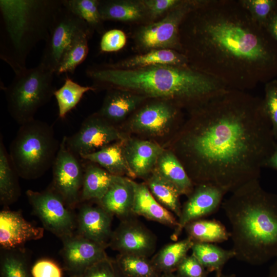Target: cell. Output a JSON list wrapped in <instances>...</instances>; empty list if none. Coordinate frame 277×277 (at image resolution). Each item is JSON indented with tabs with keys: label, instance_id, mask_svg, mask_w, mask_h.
<instances>
[{
	"label": "cell",
	"instance_id": "cell-1",
	"mask_svg": "<svg viewBox=\"0 0 277 277\" xmlns=\"http://www.w3.org/2000/svg\"><path fill=\"white\" fill-rule=\"evenodd\" d=\"M190 113L173 152L194 185L227 193L259 180L277 146L263 99L228 89Z\"/></svg>",
	"mask_w": 277,
	"mask_h": 277
},
{
	"label": "cell",
	"instance_id": "cell-2",
	"mask_svg": "<svg viewBox=\"0 0 277 277\" xmlns=\"http://www.w3.org/2000/svg\"><path fill=\"white\" fill-rule=\"evenodd\" d=\"M188 66L245 91L277 72V42L245 4L198 1L179 28Z\"/></svg>",
	"mask_w": 277,
	"mask_h": 277
},
{
	"label": "cell",
	"instance_id": "cell-3",
	"mask_svg": "<svg viewBox=\"0 0 277 277\" xmlns=\"http://www.w3.org/2000/svg\"><path fill=\"white\" fill-rule=\"evenodd\" d=\"M85 73L98 89H120L149 99L170 101L190 111L228 89L216 80L189 66L156 65L120 69L106 64L89 66Z\"/></svg>",
	"mask_w": 277,
	"mask_h": 277
},
{
	"label": "cell",
	"instance_id": "cell-4",
	"mask_svg": "<svg viewBox=\"0 0 277 277\" xmlns=\"http://www.w3.org/2000/svg\"><path fill=\"white\" fill-rule=\"evenodd\" d=\"M222 207L236 260L260 266L277 257V194L254 180L231 193Z\"/></svg>",
	"mask_w": 277,
	"mask_h": 277
},
{
	"label": "cell",
	"instance_id": "cell-5",
	"mask_svg": "<svg viewBox=\"0 0 277 277\" xmlns=\"http://www.w3.org/2000/svg\"><path fill=\"white\" fill-rule=\"evenodd\" d=\"M62 0H1L0 58L16 74L33 48L46 41Z\"/></svg>",
	"mask_w": 277,
	"mask_h": 277
},
{
	"label": "cell",
	"instance_id": "cell-6",
	"mask_svg": "<svg viewBox=\"0 0 277 277\" xmlns=\"http://www.w3.org/2000/svg\"><path fill=\"white\" fill-rule=\"evenodd\" d=\"M60 145L52 126L34 118L20 125L9 154L19 177L34 180L52 167Z\"/></svg>",
	"mask_w": 277,
	"mask_h": 277
},
{
	"label": "cell",
	"instance_id": "cell-7",
	"mask_svg": "<svg viewBox=\"0 0 277 277\" xmlns=\"http://www.w3.org/2000/svg\"><path fill=\"white\" fill-rule=\"evenodd\" d=\"M54 75L39 64L15 74L11 83L3 87L8 111L18 124L35 118L37 110L54 96Z\"/></svg>",
	"mask_w": 277,
	"mask_h": 277
},
{
	"label": "cell",
	"instance_id": "cell-8",
	"mask_svg": "<svg viewBox=\"0 0 277 277\" xmlns=\"http://www.w3.org/2000/svg\"><path fill=\"white\" fill-rule=\"evenodd\" d=\"M197 2L182 0L159 21L137 26L132 35L134 50L137 53L154 49H172L180 52L181 23Z\"/></svg>",
	"mask_w": 277,
	"mask_h": 277
},
{
	"label": "cell",
	"instance_id": "cell-9",
	"mask_svg": "<svg viewBox=\"0 0 277 277\" xmlns=\"http://www.w3.org/2000/svg\"><path fill=\"white\" fill-rule=\"evenodd\" d=\"M94 31L81 18L63 5L51 27L39 64L54 74L64 54L73 41L83 33Z\"/></svg>",
	"mask_w": 277,
	"mask_h": 277
},
{
	"label": "cell",
	"instance_id": "cell-10",
	"mask_svg": "<svg viewBox=\"0 0 277 277\" xmlns=\"http://www.w3.org/2000/svg\"><path fill=\"white\" fill-rule=\"evenodd\" d=\"M27 197L44 228L62 239L73 234L74 216L63 199L51 188L41 191L28 190Z\"/></svg>",
	"mask_w": 277,
	"mask_h": 277
},
{
	"label": "cell",
	"instance_id": "cell-11",
	"mask_svg": "<svg viewBox=\"0 0 277 277\" xmlns=\"http://www.w3.org/2000/svg\"><path fill=\"white\" fill-rule=\"evenodd\" d=\"M66 144V136L60 147L52 165L51 188L63 199L66 205L73 209L80 203L84 169L76 157Z\"/></svg>",
	"mask_w": 277,
	"mask_h": 277
},
{
	"label": "cell",
	"instance_id": "cell-12",
	"mask_svg": "<svg viewBox=\"0 0 277 277\" xmlns=\"http://www.w3.org/2000/svg\"><path fill=\"white\" fill-rule=\"evenodd\" d=\"M124 140L122 132L96 112L87 117L74 134L66 136V144L71 152L80 156Z\"/></svg>",
	"mask_w": 277,
	"mask_h": 277
},
{
	"label": "cell",
	"instance_id": "cell-13",
	"mask_svg": "<svg viewBox=\"0 0 277 277\" xmlns=\"http://www.w3.org/2000/svg\"><path fill=\"white\" fill-rule=\"evenodd\" d=\"M151 100L134 111L129 125L136 132L153 136L162 135L170 130L179 118L181 107L168 100Z\"/></svg>",
	"mask_w": 277,
	"mask_h": 277
},
{
	"label": "cell",
	"instance_id": "cell-14",
	"mask_svg": "<svg viewBox=\"0 0 277 277\" xmlns=\"http://www.w3.org/2000/svg\"><path fill=\"white\" fill-rule=\"evenodd\" d=\"M61 255L64 269L70 276L81 273L86 269L108 257L104 245L77 234L62 238Z\"/></svg>",
	"mask_w": 277,
	"mask_h": 277
},
{
	"label": "cell",
	"instance_id": "cell-15",
	"mask_svg": "<svg viewBox=\"0 0 277 277\" xmlns=\"http://www.w3.org/2000/svg\"><path fill=\"white\" fill-rule=\"evenodd\" d=\"M109 246L121 254L149 258L155 249L156 238L142 224L129 217L113 231Z\"/></svg>",
	"mask_w": 277,
	"mask_h": 277
},
{
	"label": "cell",
	"instance_id": "cell-16",
	"mask_svg": "<svg viewBox=\"0 0 277 277\" xmlns=\"http://www.w3.org/2000/svg\"><path fill=\"white\" fill-rule=\"evenodd\" d=\"M226 193L222 189L214 186L208 184L196 185L182 207L178 225L175 228L172 239L176 240L185 227L190 222L201 219L216 211L222 205Z\"/></svg>",
	"mask_w": 277,
	"mask_h": 277
},
{
	"label": "cell",
	"instance_id": "cell-17",
	"mask_svg": "<svg viewBox=\"0 0 277 277\" xmlns=\"http://www.w3.org/2000/svg\"><path fill=\"white\" fill-rule=\"evenodd\" d=\"M44 228L27 221L18 211L4 209L0 212V245L3 250L24 249L28 241L41 239Z\"/></svg>",
	"mask_w": 277,
	"mask_h": 277
},
{
	"label": "cell",
	"instance_id": "cell-18",
	"mask_svg": "<svg viewBox=\"0 0 277 277\" xmlns=\"http://www.w3.org/2000/svg\"><path fill=\"white\" fill-rule=\"evenodd\" d=\"M112 216L100 205L84 204L79 209L77 234L107 247L113 232Z\"/></svg>",
	"mask_w": 277,
	"mask_h": 277
},
{
	"label": "cell",
	"instance_id": "cell-19",
	"mask_svg": "<svg viewBox=\"0 0 277 277\" xmlns=\"http://www.w3.org/2000/svg\"><path fill=\"white\" fill-rule=\"evenodd\" d=\"M124 153L134 177H148L164 150L157 143L138 139L124 140Z\"/></svg>",
	"mask_w": 277,
	"mask_h": 277
},
{
	"label": "cell",
	"instance_id": "cell-20",
	"mask_svg": "<svg viewBox=\"0 0 277 277\" xmlns=\"http://www.w3.org/2000/svg\"><path fill=\"white\" fill-rule=\"evenodd\" d=\"M133 181L131 179L115 175V178L99 205L106 211L122 220L133 215L134 197Z\"/></svg>",
	"mask_w": 277,
	"mask_h": 277
},
{
	"label": "cell",
	"instance_id": "cell-21",
	"mask_svg": "<svg viewBox=\"0 0 277 277\" xmlns=\"http://www.w3.org/2000/svg\"><path fill=\"white\" fill-rule=\"evenodd\" d=\"M131 92L112 89L107 90L102 106L97 112L102 117L114 126L134 112L148 100Z\"/></svg>",
	"mask_w": 277,
	"mask_h": 277
},
{
	"label": "cell",
	"instance_id": "cell-22",
	"mask_svg": "<svg viewBox=\"0 0 277 277\" xmlns=\"http://www.w3.org/2000/svg\"><path fill=\"white\" fill-rule=\"evenodd\" d=\"M98 9L103 21H117L137 26L150 23L143 0L100 1Z\"/></svg>",
	"mask_w": 277,
	"mask_h": 277
},
{
	"label": "cell",
	"instance_id": "cell-23",
	"mask_svg": "<svg viewBox=\"0 0 277 277\" xmlns=\"http://www.w3.org/2000/svg\"><path fill=\"white\" fill-rule=\"evenodd\" d=\"M134 197L132 212L133 215L143 217L175 228L178 220L171 211L162 206L153 196L145 183L133 181Z\"/></svg>",
	"mask_w": 277,
	"mask_h": 277
},
{
	"label": "cell",
	"instance_id": "cell-24",
	"mask_svg": "<svg viewBox=\"0 0 277 277\" xmlns=\"http://www.w3.org/2000/svg\"><path fill=\"white\" fill-rule=\"evenodd\" d=\"M108 66L120 69H132L156 65L188 66L185 56L172 49H154L106 64Z\"/></svg>",
	"mask_w": 277,
	"mask_h": 277
},
{
	"label": "cell",
	"instance_id": "cell-25",
	"mask_svg": "<svg viewBox=\"0 0 277 277\" xmlns=\"http://www.w3.org/2000/svg\"><path fill=\"white\" fill-rule=\"evenodd\" d=\"M124 140L113 143L96 151L80 156L99 165L112 175L135 177L126 159Z\"/></svg>",
	"mask_w": 277,
	"mask_h": 277
},
{
	"label": "cell",
	"instance_id": "cell-26",
	"mask_svg": "<svg viewBox=\"0 0 277 277\" xmlns=\"http://www.w3.org/2000/svg\"><path fill=\"white\" fill-rule=\"evenodd\" d=\"M154 170L174 185L182 195L189 196L194 184L183 165L171 151L164 150L158 159Z\"/></svg>",
	"mask_w": 277,
	"mask_h": 277
},
{
	"label": "cell",
	"instance_id": "cell-27",
	"mask_svg": "<svg viewBox=\"0 0 277 277\" xmlns=\"http://www.w3.org/2000/svg\"><path fill=\"white\" fill-rule=\"evenodd\" d=\"M89 162L84 169L81 202L91 200L100 201L108 190L115 176L99 165Z\"/></svg>",
	"mask_w": 277,
	"mask_h": 277
},
{
	"label": "cell",
	"instance_id": "cell-28",
	"mask_svg": "<svg viewBox=\"0 0 277 277\" xmlns=\"http://www.w3.org/2000/svg\"><path fill=\"white\" fill-rule=\"evenodd\" d=\"M19 176L11 162L5 146L3 138H0V202L7 206L15 202L21 194L17 177Z\"/></svg>",
	"mask_w": 277,
	"mask_h": 277
},
{
	"label": "cell",
	"instance_id": "cell-29",
	"mask_svg": "<svg viewBox=\"0 0 277 277\" xmlns=\"http://www.w3.org/2000/svg\"><path fill=\"white\" fill-rule=\"evenodd\" d=\"M193 254L209 272H214L215 276L222 274L225 264L235 258L231 249H225L212 243L194 242L191 249Z\"/></svg>",
	"mask_w": 277,
	"mask_h": 277
},
{
	"label": "cell",
	"instance_id": "cell-30",
	"mask_svg": "<svg viewBox=\"0 0 277 277\" xmlns=\"http://www.w3.org/2000/svg\"><path fill=\"white\" fill-rule=\"evenodd\" d=\"M154 198L165 208L179 218L182 206L179 189L154 170L145 183Z\"/></svg>",
	"mask_w": 277,
	"mask_h": 277
},
{
	"label": "cell",
	"instance_id": "cell-31",
	"mask_svg": "<svg viewBox=\"0 0 277 277\" xmlns=\"http://www.w3.org/2000/svg\"><path fill=\"white\" fill-rule=\"evenodd\" d=\"M194 242L189 237L163 247L151 261L161 273H173L191 249Z\"/></svg>",
	"mask_w": 277,
	"mask_h": 277
},
{
	"label": "cell",
	"instance_id": "cell-32",
	"mask_svg": "<svg viewBox=\"0 0 277 277\" xmlns=\"http://www.w3.org/2000/svg\"><path fill=\"white\" fill-rule=\"evenodd\" d=\"M184 229L194 242L214 244L226 241L230 238V232L225 226L214 219L193 221L186 225Z\"/></svg>",
	"mask_w": 277,
	"mask_h": 277
},
{
	"label": "cell",
	"instance_id": "cell-33",
	"mask_svg": "<svg viewBox=\"0 0 277 277\" xmlns=\"http://www.w3.org/2000/svg\"><path fill=\"white\" fill-rule=\"evenodd\" d=\"M90 91H95L96 90L92 86H82L67 76L63 85L54 92L59 117L64 118L79 103L85 93Z\"/></svg>",
	"mask_w": 277,
	"mask_h": 277
},
{
	"label": "cell",
	"instance_id": "cell-34",
	"mask_svg": "<svg viewBox=\"0 0 277 277\" xmlns=\"http://www.w3.org/2000/svg\"><path fill=\"white\" fill-rule=\"evenodd\" d=\"M115 263L124 277H161L149 258L132 254H118Z\"/></svg>",
	"mask_w": 277,
	"mask_h": 277
},
{
	"label": "cell",
	"instance_id": "cell-35",
	"mask_svg": "<svg viewBox=\"0 0 277 277\" xmlns=\"http://www.w3.org/2000/svg\"><path fill=\"white\" fill-rule=\"evenodd\" d=\"M99 2L100 0H62V4L83 19L93 31L103 34L105 31L98 9Z\"/></svg>",
	"mask_w": 277,
	"mask_h": 277
},
{
	"label": "cell",
	"instance_id": "cell-36",
	"mask_svg": "<svg viewBox=\"0 0 277 277\" xmlns=\"http://www.w3.org/2000/svg\"><path fill=\"white\" fill-rule=\"evenodd\" d=\"M92 35L91 33H83L75 38L62 57L55 74L74 72L88 55V40Z\"/></svg>",
	"mask_w": 277,
	"mask_h": 277
},
{
	"label": "cell",
	"instance_id": "cell-37",
	"mask_svg": "<svg viewBox=\"0 0 277 277\" xmlns=\"http://www.w3.org/2000/svg\"><path fill=\"white\" fill-rule=\"evenodd\" d=\"M4 250L1 257V277H32L24 249Z\"/></svg>",
	"mask_w": 277,
	"mask_h": 277
},
{
	"label": "cell",
	"instance_id": "cell-38",
	"mask_svg": "<svg viewBox=\"0 0 277 277\" xmlns=\"http://www.w3.org/2000/svg\"><path fill=\"white\" fill-rule=\"evenodd\" d=\"M70 277H124L115 260L109 257L102 260L78 274Z\"/></svg>",
	"mask_w": 277,
	"mask_h": 277
},
{
	"label": "cell",
	"instance_id": "cell-39",
	"mask_svg": "<svg viewBox=\"0 0 277 277\" xmlns=\"http://www.w3.org/2000/svg\"><path fill=\"white\" fill-rule=\"evenodd\" d=\"M265 109L271 122L275 139H277V81H273L266 85L265 96L263 99Z\"/></svg>",
	"mask_w": 277,
	"mask_h": 277
},
{
	"label": "cell",
	"instance_id": "cell-40",
	"mask_svg": "<svg viewBox=\"0 0 277 277\" xmlns=\"http://www.w3.org/2000/svg\"><path fill=\"white\" fill-rule=\"evenodd\" d=\"M127 43V36L122 30L113 29L105 31L102 36L100 44L101 52H117Z\"/></svg>",
	"mask_w": 277,
	"mask_h": 277
},
{
	"label": "cell",
	"instance_id": "cell-41",
	"mask_svg": "<svg viewBox=\"0 0 277 277\" xmlns=\"http://www.w3.org/2000/svg\"><path fill=\"white\" fill-rule=\"evenodd\" d=\"M147 9L150 23L163 18L181 0H143Z\"/></svg>",
	"mask_w": 277,
	"mask_h": 277
},
{
	"label": "cell",
	"instance_id": "cell-42",
	"mask_svg": "<svg viewBox=\"0 0 277 277\" xmlns=\"http://www.w3.org/2000/svg\"><path fill=\"white\" fill-rule=\"evenodd\" d=\"M175 272L179 277H207L209 273L192 254L183 260Z\"/></svg>",
	"mask_w": 277,
	"mask_h": 277
},
{
	"label": "cell",
	"instance_id": "cell-43",
	"mask_svg": "<svg viewBox=\"0 0 277 277\" xmlns=\"http://www.w3.org/2000/svg\"><path fill=\"white\" fill-rule=\"evenodd\" d=\"M31 271L32 277H63L62 268L49 259L37 260L31 266Z\"/></svg>",
	"mask_w": 277,
	"mask_h": 277
},
{
	"label": "cell",
	"instance_id": "cell-44",
	"mask_svg": "<svg viewBox=\"0 0 277 277\" xmlns=\"http://www.w3.org/2000/svg\"><path fill=\"white\" fill-rule=\"evenodd\" d=\"M254 17L261 23L266 24L273 11L276 2L272 0H252L248 2Z\"/></svg>",
	"mask_w": 277,
	"mask_h": 277
},
{
	"label": "cell",
	"instance_id": "cell-45",
	"mask_svg": "<svg viewBox=\"0 0 277 277\" xmlns=\"http://www.w3.org/2000/svg\"><path fill=\"white\" fill-rule=\"evenodd\" d=\"M266 26L271 35L277 42V11H273L267 22Z\"/></svg>",
	"mask_w": 277,
	"mask_h": 277
},
{
	"label": "cell",
	"instance_id": "cell-46",
	"mask_svg": "<svg viewBox=\"0 0 277 277\" xmlns=\"http://www.w3.org/2000/svg\"><path fill=\"white\" fill-rule=\"evenodd\" d=\"M265 167L271 168L277 170V146L273 153L267 161Z\"/></svg>",
	"mask_w": 277,
	"mask_h": 277
},
{
	"label": "cell",
	"instance_id": "cell-47",
	"mask_svg": "<svg viewBox=\"0 0 277 277\" xmlns=\"http://www.w3.org/2000/svg\"><path fill=\"white\" fill-rule=\"evenodd\" d=\"M274 263L270 266L269 272L266 277H277V257Z\"/></svg>",
	"mask_w": 277,
	"mask_h": 277
},
{
	"label": "cell",
	"instance_id": "cell-48",
	"mask_svg": "<svg viewBox=\"0 0 277 277\" xmlns=\"http://www.w3.org/2000/svg\"><path fill=\"white\" fill-rule=\"evenodd\" d=\"M161 277H179L176 274L173 273H167L162 274Z\"/></svg>",
	"mask_w": 277,
	"mask_h": 277
},
{
	"label": "cell",
	"instance_id": "cell-49",
	"mask_svg": "<svg viewBox=\"0 0 277 277\" xmlns=\"http://www.w3.org/2000/svg\"><path fill=\"white\" fill-rule=\"evenodd\" d=\"M215 277H236V276L233 274H224L223 273H222V274H221L220 275H219V276H215Z\"/></svg>",
	"mask_w": 277,
	"mask_h": 277
}]
</instances>
